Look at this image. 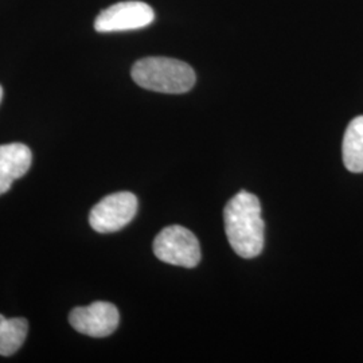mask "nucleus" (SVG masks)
<instances>
[{"label": "nucleus", "instance_id": "nucleus-1", "mask_svg": "<svg viewBox=\"0 0 363 363\" xmlns=\"http://www.w3.org/2000/svg\"><path fill=\"white\" fill-rule=\"evenodd\" d=\"M225 232L234 252L242 259H255L264 247V220L256 195L245 190L234 195L225 211Z\"/></svg>", "mask_w": 363, "mask_h": 363}, {"label": "nucleus", "instance_id": "nucleus-2", "mask_svg": "<svg viewBox=\"0 0 363 363\" xmlns=\"http://www.w3.org/2000/svg\"><path fill=\"white\" fill-rule=\"evenodd\" d=\"M130 74L133 81L147 91L182 94L195 85L193 67L179 60L166 57H147L138 61Z\"/></svg>", "mask_w": 363, "mask_h": 363}, {"label": "nucleus", "instance_id": "nucleus-3", "mask_svg": "<svg viewBox=\"0 0 363 363\" xmlns=\"http://www.w3.org/2000/svg\"><path fill=\"white\" fill-rule=\"evenodd\" d=\"M156 257L177 267L194 268L201 261V247L189 229L172 225L164 228L154 241Z\"/></svg>", "mask_w": 363, "mask_h": 363}, {"label": "nucleus", "instance_id": "nucleus-4", "mask_svg": "<svg viewBox=\"0 0 363 363\" xmlns=\"http://www.w3.org/2000/svg\"><path fill=\"white\" fill-rule=\"evenodd\" d=\"M136 213L138 198L128 191H120L106 195L91 208L89 223L99 233H113L127 226Z\"/></svg>", "mask_w": 363, "mask_h": 363}, {"label": "nucleus", "instance_id": "nucleus-5", "mask_svg": "<svg viewBox=\"0 0 363 363\" xmlns=\"http://www.w3.org/2000/svg\"><path fill=\"white\" fill-rule=\"evenodd\" d=\"M155 13L143 1H121L104 10L94 21L99 33H115L139 30L154 22Z\"/></svg>", "mask_w": 363, "mask_h": 363}, {"label": "nucleus", "instance_id": "nucleus-6", "mask_svg": "<svg viewBox=\"0 0 363 363\" xmlns=\"http://www.w3.org/2000/svg\"><path fill=\"white\" fill-rule=\"evenodd\" d=\"M69 323L79 334L91 337H109L118 327L120 313L112 303L94 301L88 307L72 310Z\"/></svg>", "mask_w": 363, "mask_h": 363}, {"label": "nucleus", "instance_id": "nucleus-7", "mask_svg": "<svg viewBox=\"0 0 363 363\" xmlns=\"http://www.w3.org/2000/svg\"><path fill=\"white\" fill-rule=\"evenodd\" d=\"M33 154L22 143L0 145V195L7 193L13 182L22 178L31 167Z\"/></svg>", "mask_w": 363, "mask_h": 363}, {"label": "nucleus", "instance_id": "nucleus-8", "mask_svg": "<svg viewBox=\"0 0 363 363\" xmlns=\"http://www.w3.org/2000/svg\"><path fill=\"white\" fill-rule=\"evenodd\" d=\"M343 163L346 169L354 172H363V116L355 117L343 138Z\"/></svg>", "mask_w": 363, "mask_h": 363}, {"label": "nucleus", "instance_id": "nucleus-9", "mask_svg": "<svg viewBox=\"0 0 363 363\" xmlns=\"http://www.w3.org/2000/svg\"><path fill=\"white\" fill-rule=\"evenodd\" d=\"M28 331V323L23 318L7 319L0 315V355L10 357L22 347Z\"/></svg>", "mask_w": 363, "mask_h": 363}, {"label": "nucleus", "instance_id": "nucleus-10", "mask_svg": "<svg viewBox=\"0 0 363 363\" xmlns=\"http://www.w3.org/2000/svg\"><path fill=\"white\" fill-rule=\"evenodd\" d=\"M1 99H3V88L0 85V103H1Z\"/></svg>", "mask_w": 363, "mask_h": 363}]
</instances>
